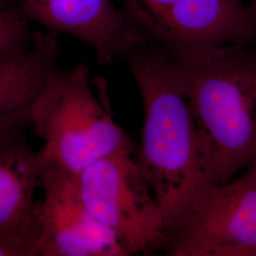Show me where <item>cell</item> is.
Instances as JSON below:
<instances>
[{"mask_svg": "<svg viewBox=\"0 0 256 256\" xmlns=\"http://www.w3.org/2000/svg\"><path fill=\"white\" fill-rule=\"evenodd\" d=\"M126 59L144 110L136 162L162 212L168 238L216 186L171 56L146 41Z\"/></svg>", "mask_w": 256, "mask_h": 256, "instance_id": "6da1fadb", "label": "cell"}, {"mask_svg": "<svg viewBox=\"0 0 256 256\" xmlns=\"http://www.w3.org/2000/svg\"><path fill=\"white\" fill-rule=\"evenodd\" d=\"M171 59L212 182H228L256 158V45L212 48Z\"/></svg>", "mask_w": 256, "mask_h": 256, "instance_id": "7a4b0ae2", "label": "cell"}, {"mask_svg": "<svg viewBox=\"0 0 256 256\" xmlns=\"http://www.w3.org/2000/svg\"><path fill=\"white\" fill-rule=\"evenodd\" d=\"M79 64L70 70L58 68L32 104L30 124L45 142L39 151L43 164H54L72 174L111 156L135 153V144L113 119L106 84L96 80Z\"/></svg>", "mask_w": 256, "mask_h": 256, "instance_id": "3957f363", "label": "cell"}, {"mask_svg": "<svg viewBox=\"0 0 256 256\" xmlns=\"http://www.w3.org/2000/svg\"><path fill=\"white\" fill-rule=\"evenodd\" d=\"M133 155L104 158L75 178L88 210L128 256L150 254L166 246L167 232L162 212Z\"/></svg>", "mask_w": 256, "mask_h": 256, "instance_id": "277c9868", "label": "cell"}, {"mask_svg": "<svg viewBox=\"0 0 256 256\" xmlns=\"http://www.w3.org/2000/svg\"><path fill=\"white\" fill-rule=\"evenodd\" d=\"M172 256H256V173L210 190L167 238Z\"/></svg>", "mask_w": 256, "mask_h": 256, "instance_id": "5b68a950", "label": "cell"}, {"mask_svg": "<svg viewBox=\"0 0 256 256\" xmlns=\"http://www.w3.org/2000/svg\"><path fill=\"white\" fill-rule=\"evenodd\" d=\"M37 202L36 256H128L114 234L88 210L75 174L43 164Z\"/></svg>", "mask_w": 256, "mask_h": 256, "instance_id": "8992f818", "label": "cell"}, {"mask_svg": "<svg viewBox=\"0 0 256 256\" xmlns=\"http://www.w3.org/2000/svg\"><path fill=\"white\" fill-rule=\"evenodd\" d=\"M144 34L171 56L256 45V18L244 0H178Z\"/></svg>", "mask_w": 256, "mask_h": 256, "instance_id": "52a82bcc", "label": "cell"}, {"mask_svg": "<svg viewBox=\"0 0 256 256\" xmlns=\"http://www.w3.org/2000/svg\"><path fill=\"white\" fill-rule=\"evenodd\" d=\"M23 129L0 132V245L12 256H36L34 196L43 164Z\"/></svg>", "mask_w": 256, "mask_h": 256, "instance_id": "ba28073f", "label": "cell"}, {"mask_svg": "<svg viewBox=\"0 0 256 256\" xmlns=\"http://www.w3.org/2000/svg\"><path fill=\"white\" fill-rule=\"evenodd\" d=\"M30 21L80 39L100 64L126 58L146 38L110 0H50Z\"/></svg>", "mask_w": 256, "mask_h": 256, "instance_id": "9c48e42d", "label": "cell"}, {"mask_svg": "<svg viewBox=\"0 0 256 256\" xmlns=\"http://www.w3.org/2000/svg\"><path fill=\"white\" fill-rule=\"evenodd\" d=\"M58 34L48 28L38 32L24 54L0 64V132L30 126L32 104L57 70L61 55Z\"/></svg>", "mask_w": 256, "mask_h": 256, "instance_id": "30bf717a", "label": "cell"}, {"mask_svg": "<svg viewBox=\"0 0 256 256\" xmlns=\"http://www.w3.org/2000/svg\"><path fill=\"white\" fill-rule=\"evenodd\" d=\"M32 44L28 20L18 8L0 10V64L24 54Z\"/></svg>", "mask_w": 256, "mask_h": 256, "instance_id": "8fae6325", "label": "cell"}, {"mask_svg": "<svg viewBox=\"0 0 256 256\" xmlns=\"http://www.w3.org/2000/svg\"><path fill=\"white\" fill-rule=\"evenodd\" d=\"M176 1L178 0H124V12L144 34L146 28Z\"/></svg>", "mask_w": 256, "mask_h": 256, "instance_id": "7c38bea8", "label": "cell"}, {"mask_svg": "<svg viewBox=\"0 0 256 256\" xmlns=\"http://www.w3.org/2000/svg\"><path fill=\"white\" fill-rule=\"evenodd\" d=\"M12 7H14V6H12V4L10 3V0H0V10L10 9Z\"/></svg>", "mask_w": 256, "mask_h": 256, "instance_id": "4fadbf2b", "label": "cell"}, {"mask_svg": "<svg viewBox=\"0 0 256 256\" xmlns=\"http://www.w3.org/2000/svg\"><path fill=\"white\" fill-rule=\"evenodd\" d=\"M248 7L256 18V0H250L248 3Z\"/></svg>", "mask_w": 256, "mask_h": 256, "instance_id": "5bb4252c", "label": "cell"}, {"mask_svg": "<svg viewBox=\"0 0 256 256\" xmlns=\"http://www.w3.org/2000/svg\"><path fill=\"white\" fill-rule=\"evenodd\" d=\"M0 256H12V254L6 248L0 245Z\"/></svg>", "mask_w": 256, "mask_h": 256, "instance_id": "9a60e30c", "label": "cell"}, {"mask_svg": "<svg viewBox=\"0 0 256 256\" xmlns=\"http://www.w3.org/2000/svg\"><path fill=\"white\" fill-rule=\"evenodd\" d=\"M252 170H254V171L256 173V160H254V167H252Z\"/></svg>", "mask_w": 256, "mask_h": 256, "instance_id": "2e32d148", "label": "cell"}]
</instances>
